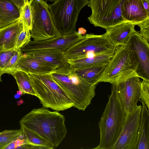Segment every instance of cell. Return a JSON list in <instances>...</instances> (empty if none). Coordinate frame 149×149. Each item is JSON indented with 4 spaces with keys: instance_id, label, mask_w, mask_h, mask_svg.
Segmentation results:
<instances>
[{
    "instance_id": "obj_1",
    "label": "cell",
    "mask_w": 149,
    "mask_h": 149,
    "mask_svg": "<svg viewBox=\"0 0 149 149\" xmlns=\"http://www.w3.org/2000/svg\"><path fill=\"white\" fill-rule=\"evenodd\" d=\"M64 116L44 107L34 109L25 115L20 125L33 131L57 148L65 138L67 130Z\"/></svg>"
},
{
    "instance_id": "obj_2",
    "label": "cell",
    "mask_w": 149,
    "mask_h": 149,
    "mask_svg": "<svg viewBox=\"0 0 149 149\" xmlns=\"http://www.w3.org/2000/svg\"><path fill=\"white\" fill-rule=\"evenodd\" d=\"M111 93L99 123L100 138L95 149H111L117 140L123 125L126 112L118 96L116 84H112Z\"/></svg>"
},
{
    "instance_id": "obj_3",
    "label": "cell",
    "mask_w": 149,
    "mask_h": 149,
    "mask_svg": "<svg viewBox=\"0 0 149 149\" xmlns=\"http://www.w3.org/2000/svg\"><path fill=\"white\" fill-rule=\"evenodd\" d=\"M54 81L69 94L74 107L84 111L95 95L96 85L87 83L78 76L67 62L51 74Z\"/></svg>"
},
{
    "instance_id": "obj_4",
    "label": "cell",
    "mask_w": 149,
    "mask_h": 149,
    "mask_svg": "<svg viewBox=\"0 0 149 149\" xmlns=\"http://www.w3.org/2000/svg\"><path fill=\"white\" fill-rule=\"evenodd\" d=\"M29 74L36 96L43 107L60 111L74 107L68 93L54 81L51 74Z\"/></svg>"
},
{
    "instance_id": "obj_5",
    "label": "cell",
    "mask_w": 149,
    "mask_h": 149,
    "mask_svg": "<svg viewBox=\"0 0 149 149\" xmlns=\"http://www.w3.org/2000/svg\"><path fill=\"white\" fill-rule=\"evenodd\" d=\"M89 0H57L48 4L55 26L61 35L72 34L76 31L78 16Z\"/></svg>"
},
{
    "instance_id": "obj_6",
    "label": "cell",
    "mask_w": 149,
    "mask_h": 149,
    "mask_svg": "<svg viewBox=\"0 0 149 149\" xmlns=\"http://www.w3.org/2000/svg\"><path fill=\"white\" fill-rule=\"evenodd\" d=\"M116 46L112 44L104 33L82 35L77 42L63 52L67 59H75L95 55L113 54Z\"/></svg>"
},
{
    "instance_id": "obj_7",
    "label": "cell",
    "mask_w": 149,
    "mask_h": 149,
    "mask_svg": "<svg viewBox=\"0 0 149 149\" xmlns=\"http://www.w3.org/2000/svg\"><path fill=\"white\" fill-rule=\"evenodd\" d=\"M126 0H90L87 4L92 13L88 20L94 26L105 29L125 21L121 15Z\"/></svg>"
},
{
    "instance_id": "obj_8",
    "label": "cell",
    "mask_w": 149,
    "mask_h": 149,
    "mask_svg": "<svg viewBox=\"0 0 149 149\" xmlns=\"http://www.w3.org/2000/svg\"><path fill=\"white\" fill-rule=\"evenodd\" d=\"M32 24L30 30L33 40L40 41L59 36L47 1L34 0L31 3Z\"/></svg>"
},
{
    "instance_id": "obj_9",
    "label": "cell",
    "mask_w": 149,
    "mask_h": 149,
    "mask_svg": "<svg viewBox=\"0 0 149 149\" xmlns=\"http://www.w3.org/2000/svg\"><path fill=\"white\" fill-rule=\"evenodd\" d=\"M125 46L133 70L140 78L149 80L148 41L135 30Z\"/></svg>"
},
{
    "instance_id": "obj_10",
    "label": "cell",
    "mask_w": 149,
    "mask_h": 149,
    "mask_svg": "<svg viewBox=\"0 0 149 149\" xmlns=\"http://www.w3.org/2000/svg\"><path fill=\"white\" fill-rule=\"evenodd\" d=\"M141 81L140 77L132 69L121 75L113 83L116 85L120 101L126 112L132 111L140 100Z\"/></svg>"
},
{
    "instance_id": "obj_11",
    "label": "cell",
    "mask_w": 149,
    "mask_h": 149,
    "mask_svg": "<svg viewBox=\"0 0 149 149\" xmlns=\"http://www.w3.org/2000/svg\"><path fill=\"white\" fill-rule=\"evenodd\" d=\"M141 105L126 112L119 136L111 149H136Z\"/></svg>"
},
{
    "instance_id": "obj_12",
    "label": "cell",
    "mask_w": 149,
    "mask_h": 149,
    "mask_svg": "<svg viewBox=\"0 0 149 149\" xmlns=\"http://www.w3.org/2000/svg\"><path fill=\"white\" fill-rule=\"evenodd\" d=\"M133 70L125 45L116 46L114 54L107 65L99 82L112 84L121 75Z\"/></svg>"
},
{
    "instance_id": "obj_13",
    "label": "cell",
    "mask_w": 149,
    "mask_h": 149,
    "mask_svg": "<svg viewBox=\"0 0 149 149\" xmlns=\"http://www.w3.org/2000/svg\"><path fill=\"white\" fill-rule=\"evenodd\" d=\"M82 35L76 31L73 33L62 35L40 41L30 40L21 49L26 52L31 51L45 49H55L64 52L77 42Z\"/></svg>"
},
{
    "instance_id": "obj_14",
    "label": "cell",
    "mask_w": 149,
    "mask_h": 149,
    "mask_svg": "<svg viewBox=\"0 0 149 149\" xmlns=\"http://www.w3.org/2000/svg\"><path fill=\"white\" fill-rule=\"evenodd\" d=\"M135 24L125 21L106 29L104 33L110 42L116 47L125 45L135 30Z\"/></svg>"
},
{
    "instance_id": "obj_15",
    "label": "cell",
    "mask_w": 149,
    "mask_h": 149,
    "mask_svg": "<svg viewBox=\"0 0 149 149\" xmlns=\"http://www.w3.org/2000/svg\"><path fill=\"white\" fill-rule=\"evenodd\" d=\"M57 68L24 53L21 56L14 70L22 71L29 74L40 75L51 74Z\"/></svg>"
},
{
    "instance_id": "obj_16",
    "label": "cell",
    "mask_w": 149,
    "mask_h": 149,
    "mask_svg": "<svg viewBox=\"0 0 149 149\" xmlns=\"http://www.w3.org/2000/svg\"><path fill=\"white\" fill-rule=\"evenodd\" d=\"M121 15L127 21L138 25L149 17L141 0H126L123 4Z\"/></svg>"
},
{
    "instance_id": "obj_17",
    "label": "cell",
    "mask_w": 149,
    "mask_h": 149,
    "mask_svg": "<svg viewBox=\"0 0 149 149\" xmlns=\"http://www.w3.org/2000/svg\"><path fill=\"white\" fill-rule=\"evenodd\" d=\"M23 28L19 18L13 23L0 28V51L15 50L17 40Z\"/></svg>"
},
{
    "instance_id": "obj_18",
    "label": "cell",
    "mask_w": 149,
    "mask_h": 149,
    "mask_svg": "<svg viewBox=\"0 0 149 149\" xmlns=\"http://www.w3.org/2000/svg\"><path fill=\"white\" fill-rule=\"evenodd\" d=\"M26 54L53 66L58 68L67 62L64 52L55 49H41L24 52Z\"/></svg>"
},
{
    "instance_id": "obj_19",
    "label": "cell",
    "mask_w": 149,
    "mask_h": 149,
    "mask_svg": "<svg viewBox=\"0 0 149 149\" xmlns=\"http://www.w3.org/2000/svg\"><path fill=\"white\" fill-rule=\"evenodd\" d=\"M142 104L136 149H149V110Z\"/></svg>"
},
{
    "instance_id": "obj_20",
    "label": "cell",
    "mask_w": 149,
    "mask_h": 149,
    "mask_svg": "<svg viewBox=\"0 0 149 149\" xmlns=\"http://www.w3.org/2000/svg\"><path fill=\"white\" fill-rule=\"evenodd\" d=\"M20 11L10 0H0V28L16 22L20 18Z\"/></svg>"
},
{
    "instance_id": "obj_21",
    "label": "cell",
    "mask_w": 149,
    "mask_h": 149,
    "mask_svg": "<svg viewBox=\"0 0 149 149\" xmlns=\"http://www.w3.org/2000/svg\"><path fill=\"white\" fill-rule=\"evenodd\" d=\"M114 54L95 55L75 59H67V61L73 69L83 68L107 63Z\"/></svg>"
},
{
    "instance_id": "obj_22",
    "label": "cell",
    "mask_w": 149,
    "mask_h": 149,
    "mask_svg": "<svg viewBox=\"0 0 149 149\" xmlns=\"http://www.w3.org/2000/svg\"><path fill=\"white\" fill-rule=\"evenodd\" d=\"M107 63L100 64L89 67L73 69L74 72L84 81L97 85Z\"/></svg>"
},
{
    "instance_id": "obj_23",
    "label": "cell",
    "mask_w": 149,
    "mask_h": 149,
    "mask_svg": "<svg viewBox=\"0 0 149 149\" xmlns=\"http://www.w3.org/2000/svg\"><path fill=\"white\" fill-rule=\"evenodd\" d=\"M8 74L12 75L14 77L19 90L21 91L24 94H27L36 96L29 74L17 70H13Z\"/></svg>"
},
{
    "instance_id": "obj_24",
    "label": "cell",
    "mask_w": 149,
    "mask_h": 149,
    "mask_svg": "<svg viewBox=\"0 0 149 149\" xmlns=\"http://www.w3.org/2000/svg\"><path fill=\"white\" fill-rule=\"evenodd\" d=\"M20 129L29 144L33 149H53L52 146L46 140L33 131L20 125Z\"/></svg>"
},
{
    "instance_id": "obj_25",
    "label": "cell",
    "mask_w": 149,
    "mask_h": 149,
    "mask_svg": "<svg viewBox=\"0 0 149 149\" xmlns=\"http://www.w3.org/2000/svg\"><path fill=\"white\" fill-rule=\"evenodd\" d=\"M23 135L22 130H5L0 132V149H4L12 142Z\"/></svg>"
},
{
    "instance_id": "obj_26",
    "label": "cell",
    "mask_w": 149,
    "mask_h": 149,
    "mask_svg": "<svg viewBox=\"0 0 149 149\" xmlns=\"http://www.w3.org/2000/svg\"><path fill=\"white\" fill-rule=\"evenodd\" d=\"M20 19L23 24L31 30L32 24V15L31 4L25 0V4L20 11Z\"/></svg>"
},
{
    "instance_id": "obj_27",
    "label": "cell",
    "mask_w": 149,
    "mask_h": 149,
    "mask_svg": "<svg viewBox=\"0 0 149 149\" xmlns=\"http://www.w3.org/2000/svg\"><path fill=\"white\" fill-rule=\"evenodd\" d=\"M31 37L30 30L23 24V29L19 34L17 40L15 50L21 49L31 40Z\"/></svg>"
},
{
    "instance_id": "obj_28",
    "label": "cell",
    "mask_w": 149,
    "mask_h": 149,
    "mask_svg": "<svg viewBox=\"0 0 149 149\" xmlns=\"http://www.w3.org/2000/svg\"><path fill=\"white\" fill-rule=\"evenodd\" d=\"M149 80L143 79L140 87V98L149 109Z\"/></svg>"
},
{
    "instance_id": "obj_29",
    "label": "cell",
    "mask_w": 149,
    "mask_h": 149,
    "mask_svg": "<svg viewBox=\"0 0 149 149\" xmlns=\"http://www.w3.org/2000/svg\"><path fill=\"white\" fill-rule=\"evenodd\" d=\"M22 53L21 49L16 50L15 54L7 64L3 70V74L15 70L19 59Z\"/></svg>"
},
{
    "instance_id": "obj_30",
    "label": "cell",
    "mask_w": 149,
    "mask_h": 149,
    "mask_svg": "<svg viewBox=\"0 0 149 149\" xmlns=\"http://www.w3.org/2000/svg\"><path fill=\"white\" fill-rule=\"evenodd\" d=\"M16 51L15 50H10L0 51V68L2 72Z\"/></svg>"
},
{
    "instance_id": "obj_31",
    "label": "cell",
    "mask_w": 149,
    "mask_h": 149,
    "mask_svg": "<svg viewBox=\"0 0 149 149\" xmlns=\"http://www.w3.org/2000/svg\"><path fill=\"white\" fill-rule=\"evenodd\" d=\"M138 25L140 27V33L149 41V17L141 22Z\"/></svg>"
},
{
    "instance_id": "obj_32",
    "label": "cell",
    "mask_w": 149,
    "mask_h": 149,
    "mask_svg": "<svg viewBox=\"0 0 149 149\" xmlns=\"http://www.w3.org/2000/svg\"><path fill=\"white\" fill-rule=\"evenodd\" d=\"M13 2L19 8L20 11L24 6L25 0H10Z\"/></svg>"
},
{
    "instance_id": "obj_33",
    "label": "cell",
    "mask_w": 149,
    "mask_h": 149,
    "mask_svg": "<svg viewBox=\"0 0 149 149\" xmlns=\"http://www.w3.org/2000/svg\"><path fill=\"white\" fill-rule=\"evenodd\" d=\"M143 7L149 13V0H141Z\"/></svg>"
},
{
    "instance_id": "obj_34",
    "label": "cell",
    "mask_w": 149,
    "mask_h": 149,
    "mask_svg": "<svg viewBox=\"0 0 149 149\" xmlns=\"http://www.w3.org/2000/svg\"><path fill=\"white\" fill-rule=\"evenodd\" d=\"M86 30L83 28H80L78 29L77 32L80 34L82 35L84 34L86 32Z\"/></svg>"
},
{
    "instance_id": "obj_35",
    "label": "cell",
    "mask_w": 149,
    "mask_h": 149,
    "mask_svg": "<svg viewBox=\"0 0 149 149\" xmlns=\"http://www.w3.org/2000/svg\"><path fill=\"white\" fill-rule=\"evenodd\" d=\"M21 96V95L16 93L14 95V97L15 99H18Z\"/></svg>"
},
{
    "instance_id": "obj_36",
    "label": "cell",
    "mask_w": 149,
    "mask_h": 149,
    "mask_svg": "<svg viewBox=\"0 0 149 149\" xmlns=\"http://www.w3.org/2000/svg\"><path fill=\"white\" fill-rule=\"evenodd\" d=\"M23 102V100L20 99L17 102V104L18 105H20L22 104Z\"/></svg>"
},
{
    "instance_id": "obj_37",
    "label": "cell",
    "mask_w": 149,
    "mask_h": 149,
    "mask_svg": "<svg viewBox=\"0 0 149 149\" xmlns=\"http://www.w3.org/2000/svg\"><path fill=\"white\" fill-rule=\"evenodd\" d=\"M17 93L21 95H24V94L23 93V92L20 90H19V91H17Z\"/></svg>"
},
{
    "instance_id": "obj_38",
    "label": "cell",
    "mask_w": 149,
    "mask_h": 149,
    "mask_svg": "<svg viewBox=\"0 0 149 149\" xmlns=\"http://www.w3.org/2000/svg\"><path fill=\"white\" fill-rule=\"evenodd\" d=\"M3 74V72L2 70L0 68V81H2V80L1 79V76Z\"/></svg>"
},
{
    "instance_id": "obj_39",
    "label": "cell",
    "mask_w": 149,
    "mask_h": 149,
    "mask_svg": "<svg viewBox=\"0 0 149 149\" xmlns=\"http://www.w3.org/2000/svg\"><path fill=\"white\" fill-rule=\"evenodd\" d=\"M57 0H46V1H51V2H54L56 1Z\"/></svg>"
},
{
    "instance_id": "obj_40",
    "label": "cell",
    "mask_w": 149,
    "mask_h": 149,
    "mask_svg": "<svg viewBox=\"0 0 149 149\" xmlns=\"http://www.w3.org/2000/svg\"><path fill=\"white\" fill-rule=\"evenodd\" d=\"M34 0H29L30 3L31 4L32 2Z\"/></svg>"
}]
</instances>
